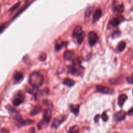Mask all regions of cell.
<instances>
[{
    "label": "cell",
    "instance_id": "12",
    "mask_svg": "<svg viewBox=\"0 0 133 133\" xmlns=\"http://www.w3.org/2000/svg\"><path fill=\"white\" fill-rule=\"evenodd\" d=\"M83 33V31L82 29V28L80 26H77L74 30L73 33H72V36L73 37H79L80 35H81Z\"/></svg>",
    "mask_w": 133,
    "mask_h": 133
},
{
    "label": "cell",
    "instance_id": "26",
    "mask_svg": "<svg viewBox=\"0 0 133 133\" xmlns=\"http://www.w3.org/2000/svg\"><path fill=\"white\" fill-rule=\"evenodd\" d=\"M84 33H83L81 35H80L79 37H78V40H77V41H78V43H79V44H81L82 43L83 40H84Z\"/></svg>",
    "mask_w": 133,
    "mask_h": 133
},
{
    "label": "cell",
    "instance_id": "7",
    "mask_svg": "<svg viewBox=\"0 0 133 133\" xmlns=\"http://www.w3.org/2000/svg\"><path fill=\"white\" fill-rule=\"evenodd\" d=\"M24 99V95L21 94H18L14 98L13 100V104L15 106H18L23 102Z\"/></svg>",
    "mask_w": 133,
    "mask_h": 133
},
{
    "label": "cell",
    "instance_id": "11",
    "mask_svg": "<svg viewBox=\"0 0 133 133\" xmlns=\"http://www.w3.org/2000/svg\"><path fill=\"white\" fill-rule=\"evenodd\" d=\"M102 14V11L100 9H98L95 12L94 14L93 17V22H95L97 21L101 16Z\"/></svg>",
    "mask_w": 133,
    "mask_h": 133
},
{
    "label": "cell",
    "instance_id": "33",
    "mask_svg": "<svg viewBox=\"0 0 133 133\" xmlns=\"http://www.w3.org/2000/svg\"><path fill=\"white\" fill-rule=\"evenodd\" d=\"M30 131H29V133H34V129L33 128L30 129Z\"/></svg>",
    "mask_w": 133,
    "mask_h": 133
},
{
    "label": "cell",
    "instance_id": "30",
    "mask_svg": "<svg viewBox=\"0 0 133 133\" xmlns=\"http://www.w3.org/2000/svg\"><path fill=\"white\" fill-rule=\"evenodd\" d=\"M100 115L99 114H97L95 116V118H94V121L95 123H98V121H99V120L100 119Z\"/></svg>",
    "mask_w": 133,
    "mask_h": 133
},
{
    "label": "cell",
    "instance_id": "10",
    "mask_svg": "<svg viewBox=\"0 0 133 133\" xmlns=\"http://www.w3.org/2000/svg\"><path fill=\"white\" fill-rule=\"evenodd\" d=\"M13 79L15 83H20L23 79V74L21 72H15L13 76Z\"/></svg>",
    "mask_w": 133,
    "mask_h": 133
},
{
    "label": "cell",
    "instance_id": "3",
    "mask_svg": "<svg viewBox=\"0 0 133 133\" xmlns=\"http://www.w3.org/2000/svg\"><path fill=\"white\" fill-rule=\"evenodd\" d=\"M84 71L82 67L77 61H74L71 66L69 67V72L74 75H79Z\"/></svg>",
    "mask_w": 133,
    "mask_h": 133
},
{
    "label": "cell",
    "instance_id": "15",
    "mask_svg": "<svg viewBox=\"0 0 133 133\" xmlns=\"http://www.w3.org/2000/svg\"><path fill=\"white\" fill-rule=\"evenodd\" d=\"M74 57V53L72 51H67L64 55V58L66 60H71Z\"/></svg>",
    "mask_w": 133,
    "mask_h": 133
},
{
    "label": "cell",
    "instance_id": "5",
    "mask_svg": "<svg viewBox=\"0 0 133 133\" xmlns=\"http://www.w3.org/2000/svg\"><path fill=\"white\" fill-rule=\"evenodd\" d=\"M96 90L97 92L104 94H112L114 92L113 89L101 85L97 86Z\"/></svg>",
    "mask_w": 133,
    "mask_h": 133
},
{
    "label": "cell",
    "instance_id": "25",
    "mask_svg": "<svg viewBox=\"0 0 133 133\" xmlns=\"http://www.w3.org/2000/svg\"><path fill=\"white\" fill-rule=\"evenodd\" d=\"M101 118H102L103 120L105 122H106L108 121V116H107V114L106 112H104L102 115H101Z\"/></svg>",
    "mask_w": 133,
    "mask_h": 133
},
{
    "label": "cell",
    "instance_id": "20",
    "mask_svg": "<svg viewBox=\"0 0 133 133\" xmlns=\"http://www.w3.org/2000/svg\"><path fill=\"white\" fill-rule=\"evenodd\" d=\"M69 133H79V128L77 126H73L70 127Z\"/></svg>",
    "mask_w": 133,
    "mask_h": 133
},
{
    "label": "cell",
    "instance_id": "21",
    "mask_svg": "<svg viewBox=\"0 0 133 133\" xmlns=\"http://www.w3.org/2000/svg\"><path fill=\"white\" fill-rule=\"evenodd\" d=\"M93 8L92 7H90L87 8L86 11H85V18H89L90 15L91 14V13L93 12Z\"/></svg>",
    "mask_w": 133,
    "mask_h": 133
},
{
    "label": "cell",
    "instance_id": "24",
    "mask_svg": "<svg viewBox=\"0 0 133 133\" xmlns=\"http://www.w3.org/2000/svg\"><path fill=\"white\" fill-rule=\"evenodd\" d=\"M126 81L129 84H133V73L126 78Z\"/></svg>",
    "mask_w": 133,
    "mask_h": 133
},
{
    "label": "cell",
    "instance_id": "13",
    "mask_svg": "<svg viewBox=\"0 0 133 133\" xmlns=\"http://www.w3.org/2000/svg\"><path fill=\"white\" fill-rule=\"evenodd\" d=\"M70 111L74 113L76 116H77L79 113L80 110V106L79 105H70Z\"/></svg>",
    "mask_w": 133,
    "mask_h": 133
},
{
    "label": "cell",
    "instance_id": "16",
    "mask_svg": "<svg viewBox=\"0 0 133 133\" xmlns=\"http://www.w3.org/2000/svg\"><path fill=\"white\" fill-rule=\"evenodd\" d=\"M63 84L66 86H68L71 87V86H73L74 85L75 82L73 80H72L71 79H69V78H66V79H65L64 80Z\"/></svg>",
    "mask_w": 133,
    "mask_h": 133
},
{
    "label": "cell",
    "instance_id": "22",
    "mask_svg": "<svg viewBox=\"0 0 133 133\" xmlns=\"http://www.w3.org/2000/svg\"><path fill=\"white\" fill-rule=\"evenodd\" d=\"M114 10L116 12L119 13H122L124 10L123 5H119L116 6L115 7Z\"/></svg>",
    "mask_w": 133,
    "mask_h": 133
},
{
    "label": "cell",
    "instance_id": "27",
    "mask_svg": "<svg viewBox=\"0 0 133 133\" xmlns=\"http://www.w3.org/2000/svg\"><path fill=\"white\" fill-rule=\"evenodd\" d=\"M46 59V55L44 53L42 54L40 56V57H39V59H40L41 61H44Z\"/></svg>",
    "mask_w": 133,
    "mask_h": 133
},
{
    "label": "cell",
    "instance_id": "34",
    "mask_svg": "<svg viewBox=\"0 0 133 133\" xmlns=\"http://www.w3.org/2000/svg\"><path fill=\"white\" fill-rule=\"evenodd\" d=\"M132 93H133V90H132Z\"/></svg>",
    "mask_w": 133,
    "mask_h": 133
},
{
    "label": "cell",
    "instance_id": "29",
    "mask_svg": "<svg viewBox=\"0 0 133 133\" xmlns=\"http://www.w3.org/2000/svg\"><path fill=\"white\" fill-rule=\"evenodd\" d=\"M121 32H119V31H115L113 33V37H118L120 35Z\"/></svg>",
    "mask_w": 133,
    "mask_h": 133
},
{
    "label": "cell",
    "instance_id": "28",
    "mask_svg": "<svg viewBox=\"0 0 133 133\" xmlns=\"http://www.w3.org/2000/svg\"><path fill=\"white\" fill-rule=\"evenodd\" d=\"M20 4V3L19 2V3H17V4H15V5H14V6L12 8V9H11V11H14L16 9H17V8L19 6Z\"/></svg>",
    "mask_w": 133,
    "mask_h": 133
},
{
    "label": "cell",
    "instance_id": "14",
    "mask_svg": "<svg viewBox=\"0 0 133 133\" xmlns=\"http://www.w3.org/2000/svg\"><path fill=\"white\" fill-rule=\"evenodd\" d=\"M127 99V95L125 94H122L119 97L118 99V104L120 107L123 106L126 100Z\"/></svg>",
    "mask_w": 133,
    "mask_h": 133
},
{
    "label": "cell",
    "instance_id": "2",
    "mask_svg": "<svg viewBox=\"0 0 133 133\" xmlns=\"http://www.w3.org/2000/svg\"><path fill=\"white\" fill-rule=\"evenodd\" d=\"M6 108L7 109L8 111H9V113H10V115L12 116V118L15 120L17 121V122L21 123V124L22 125V123L23 121L22 120V117L20 114V113L16 110L14 108H13L10 105H7L6 106Z\"/></svg>",
    "mask_w": 133,
    "mask_h": 133
},
{
    "label": "cell",
    "instance_id": "17",
    "mask_svg": "<svg viewBox=\"0 0 133 133\" xmlns=\"http://www.w3.org/2000/svg\"><path fill=\"white\" fill-rule=\"evenodd\" d=\"M125 47H126V43L122 41L119 43L118 46H117V49H118V50L119 52H122L125 49Z\"/></svg>",
    "mask_w": 133,
    "mask_h": 133
},
{
    "label": "cell",
    "instance_id": "4",
    "mask_svg": "<svg viewBox=\"0 0 133 133\" xmlns=\"http://www.w3.org/2000/svg\"><path fill=\"white\" fill-rule=\"evenodd\" d=\"M52 116V112L51 109L49 108L44 111L43 115V119L38 124V128L40 129L42 127L45 125V124H49L50 122Z\"/></svg>",
    "mask_w": 133,
    "mask_h": 133
},
{
    "label": "cell",
    "instance_id": "18",
    "mask_svg": "<svg viewBox=\"0 0 133 133\" xmlns=\"http://www.w3.org/2000/svg\"><path fill=\"white\" fill-rule=\"evenodd\" d=\"M121 19L119 18H114L111 21L110 23L113 26H117L121 22Z\"/></svg>",
    "mask_w": 133,
    "mask_h": 133
},
{
    "label": "cell",
    "instance_id": "23",
    "mask_svg": "<svg viewBox=\"0 0 133 133\" xmlns=\"http://www.w3.org/2000/svg\"><path fill=\"white\" fill-rule=\"evenodd\" d=\"M41 110V108L40 107H36L35 108L34 110H32V112H31V115H33L36 114L39 112H40Z\"/></svg>",
    "mask_w": 133,
    "mask_h": 133
},
{
    "label": "cell",
    "instance_id": "9",
    "mask_svg": "<svg viewBox=\"0 0 133 133\" xmlns=\"http://www.w3.org/2000/svg\"><path fill=\"white\" fill-rule=\"evenodd\" d=\"M126 115V113L123 110L120 111L119 112H117L115 114V119L118 122L122 121L125 118Z\"/></svg>",
    "mask_w": 133,
    "mask_h": 133
},
{
    "label": "cell",
    "instance_id": "8",
    "mask_svg": "<svg viewBox=\"0 0 133 133\" xmlns=\"http://www.w3.org/2000/svg\"><path fill=\"white\" fill-rule=\"evenodd\" d=\"M65 117L63 116H60L58 118H55L53 121L52 126L54 128H57L65 121Z\"/></svg>",
    "mask_w": 133,
    "mask_h": 133
},
{
    "label": "cell",
    "instance_id": "1",
    "mask_svg": "<svg viewBox=\"0 0 133 133\" xmlns=\"http://www.w3.org/2000/svg\"><path fill=\"white\" fill-rule=\"evenodd\" d=\"M29 82L31 86L38 88L44 83L43 76L37 72H33L30 75Z\"/></svg>",
    "mask_w": 133,
    "mask_h": 133
},
{
    "label": "cell",
    "instance_id": "6",
    "mask_svg": "<svg viewBox=\"0 0 133 133\" xmlns=\"http://www.w3.org/2000/svg\"><path fill=\"white\" fill-rule=\"evenodd\" d=\"M88 42L90 45L92 46L94 45L98 40V36L97 34L94 32H90L88 35Z\"/></svg>",
    "mask_w": 133,
    "mask_h": 133
},
{
    "label": "cell",
    "instance_id": "31",
    "mask_svg": "<svg viewBox=\"0 0 133 133\" xmlns=\"http://www.w3.org/2000/svg\"><path fill=\"white\" fill-rule=\"evenodd\" d=\"M128 114L130 116L133 115V107H132L128 112Z\"/></svg>",
    "mask_w": 133,
    "mask_h": 133
},
{
    "label": "cell",
    "instance_id": "19",
    "mask_svg": "<svg viewBox=\"0 0 133 133\" xmlns=\"http://www.w3.org/2000/svg\"><path fill=\"white\" fill-rule=\"evenodd\" d=\"M64 46V43L62 41H57L55 44L56 51H59L61 50Z\"/></svg>",
    "mask_w": 133,
    "mask_h": 133
},
{
    "label": "cell",
    "instance_id": "32",
    "mask_svg": "<svg viewBox=\"0 0 133 133\" xmlns=\"http://www.w3.org/2000/svg\"><path fill=\"white\" fill-rule=\"evenodd\" d=\"M5 28V26L4 25H1L0 26V33H1L2 31L4 30Z\"/></svg>",
    "mask_w": 133,
    "mask_h": 133
}]
</instances>
